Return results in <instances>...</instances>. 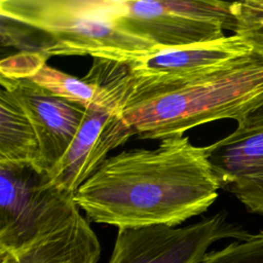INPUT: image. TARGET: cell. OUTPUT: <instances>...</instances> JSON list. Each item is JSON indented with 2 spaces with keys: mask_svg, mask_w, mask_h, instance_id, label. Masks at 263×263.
I'll return each mask as SVG.
<instances>
[{
  "mask_svg": "<svg viewBox=\"0 0 263 263\" xmlns=\"http://www.w3.org/2000/svg\"><path fill=\"white\" fill-rule=\"evenodd\" d=\"M219 189L205 148L176 135L108 157L74 200L90 221L118 229L177 226L204 213Z\"/></svg>",
  "mask_w": 263,
  "mask_h": 263,
  "instance_id": "6da1fadb",
  "label": "cell"
},
{
  "mask_svg": "<svg viewBox=\"0 0 263 263\" xmlns=\"http://www.w3.org/2000/svg\"><path fill=\"white\" fill-rule=\"evenodd\" d=\"M1 44L21 52L130 64L160 47L121 30L109 0H1Z\"/></svg>",
  "mask_w": 263,
  "mask_h": 263,
  "instance_id": "7a4b0ae2",
  "label": "cell"
},
{
  "mask_svg": "<svg viewBox=\"0 0 263 263\" xmlns=\"http://www.w3.org/2000/svg\"><path fill=\"white\" fill-rule=\"evenodd\" d=\"M263 99V57L255 51L223 70L121 110L140 139L163 140L219 119L236 122Z\"/></svg>",
  "mask_w": 263,
  "mask_h": 263,
  "instance_id": "3957f363",
  "label": "cell"
},
{
  "mask_svg": "<svg viewBox=\"0 0 263 263\" xmlns=\"http://www.w3.org/2000/svg\"><path fill=\"white\" fill-rule=\"evenodd\" d=\"M115 24L160 48L221 39L235 30L233 2L217 0H109Z\"/></svg>",
  "mask_w": 263,
  "mask_h": 263,
  "instance_id": "277c9868",
  "label": "cell"
},
{
  "mask_svg": "<svg viewBox=\"0 0 263 263\" xmlns=\"http://www.w3.org/2000/svg\"><path fill=\"white\" fill-rule=\"evenodd\" d=\"M251 51L243 39L235 34L155 50L127 65L120 88V112L125 107L209 77Z\"/></svg>",
  "mask_w": 263,
  "mask_h": 263,
  "instance_id": "5b68a950",
  "label": "cell"
},
{
  "mask_svg": "<svg viewBox=\"0 0 263 263\" xmlns=\"http://www.w3.org/2000/svg\"><path fill=\"white\" fill-rule=\"evenodd\" d=\"M78 209L74 194L33 166L0 163V254L23 248Z\"/></svg>",
  "mask_w": 263,
  "mask_h": 263,
  "instance_id": "8992f818",
  "label": "cell"
},
{
  "mask_svg": "<svg viewBox=\"0 0 263 263\" xmlns=\"http://www.w3.org/2000/svg\"><path fill=\"white\" fill-rule=\"evenodd\" d=\"M225 212L183 227L150 225L118 229L108 263H199L217 240L250 237Z\"/></svg>",
  "mask_w": 263,
  "mask_h": 263,
  "instance_id": "52a82bcc",
  "label": "cell"
},
{
  "mask_svg": "<svg viewBox=\"0 0 263 263\" xmlns=\"http://www.w3.org/2000/svg\"><path fill=\"white\" fill-rule=\"evenodd\" d=\"M135 136L120 109L92 105L86 108L79 129L66 153L46 176L61 190L74 194L108 158V154Z\"/></svg>",
  "mask_w": 263,
  "mask_h": 263,
  "instance_id": "ba28073f",
  "label": "cell"
},
{
  "mask_svg": "<svg viewBox=\"0 0 263 263\" xmlns=\"http://www.w3.org/2000/svg\"><path fill=\"white\" fill-rule=\"evenodd\" d=\"M204 148L220 189L263 215V119L237 122L230 135Z\"/></svg>",
  "mask_w": 263,
  "mask_h": 263,
  "instance_id": "9c48e42d",
  "label": "cell"
},
{
  "mask_svg": "<svg viewBox=\"0 0 263 263\" xmlns=\"http://www.w3.org/2000/svg\"><path fill=\"white\" fill-rule=\"evenodd\" d=\"M0 82L26 110L39 143L40 171L47 176L74 140L86 108L52 95L27 78L1 76Z\"/></svg>",
  "mask_w": 263,
  "mask_h": 263,
  "instance_id": "30bf717a",
  "label": "cell"
},
{
  "mask_svg": "<svg viewBox=\"0 0 263 263\" xmlns=\"http://www.w3.org/2000/svg\"><path fill=\"white\" fill-rule=\"evenodd\" d=\"M100 255V241L78 209L23 248L0 254V263H98Z\"/></svg>",
  "mask_w": 263,
  "mask_h": 263,
  "instance_id": "8fae6325",
  "label": "cell"
},
{
  "mask_svg": "<svg viewBox=\"0 0 263 263\" xmlns=\"http://www.w3.org/2000/svg\"><path fill=\"white\" fill-rule=\"evenodd\" d=\"M0 163L31 165L41 173L34 126L17 98L3 87L0 91Z\"/></svg>",
  "mask_w": 263,
  "mask_h": 263,
  "instance_id": "7c38bea8",
  "label": "cell"
},
{
  "mask_svg": "<svg viewBox=\"0 0 263 263\" xmlns=\"http://www.w3.org/2000/svg\"><path fill=\"white\" fill-rule=\"evenodd\" d=\"M47 59L46 55L42 54L26 78L48 92L85 108L100 105L120 109L119 102L107 89L84 78L74 77L48 66L46 64Z\"/></svg>",
  "mask_w": 263,
  "mask_h": 263,
  "instance_id": "4fadbf2b",
  "label": "cell"
},
{
  "mask_svg": "<svg viewBox=\"0 0 263 263\" xmlns=\"http://www.w3.org/2000/svg\"><path fill=\"white\" fill-rule=\"evenodd\" d=\"M232 10L235 17L234 34L263 57V0L233 2Z\"/></svg>",
  "mask_w": 263,
  "mask_h": 263,
  "instance_id": "5bb4252c",
  "label": "cell"
},
{
  "mask_svg": "<svg viewBox=\"0 0 263 263\" xmlns=\"http://www.w3.org/2000/svg\"><path fill=\"white\" fill-rule=\"evenodd\" d=\"M199 263H263V230L245 240L208 253Z\"/></svg>",
  "mask_w": 263,
  "mask_h": 263,
  "instance_id": "9a60e30c",
  "label": "cell"
},
{
  "mask_svg": "<svg viewBox=\"0 0 263 263\" xmlns=\"http://www.w3.org/2000/svg\"><path fill=\"white\" fill-rule=\"evenodd\" d=\"M262 119H263V99L259 105H257L252 111H250L247 115H245L237 122H240V121L252 122V121H258V120H262Z\"/></svg>",
  "mask_w": 263,
  "mask_h": 263,
  "instance_id": "2e32d148",
  "label": "cell"
}]
</instances>
